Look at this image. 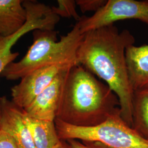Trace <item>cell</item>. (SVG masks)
<instances>
[{
	"label": "cell",
	"mask_w": 148,
	"mask_h": 148,
	"mask_svg": "<svg viewBox=\"0 0 148 148\" xmlns=\"http://www.w3.org/2000/svg\"><path fill=\"white\" fill-rule=\"evenodd\" d=\"M0 148H18L10 134L1 129H0Z\"/></svg>",
	"instance_id": "e0dca14e"
},
{
	"label": "cell",
	"mask_w": 148,
	"mask_h": 148,
	"mask_svg": "<svg viewBox=\"0 0 148 148\" xmlns=\"http://www.w3.org/2000/svg\"><path fill=\"white\" fill-rule=\"evenodd\" d=\"M53 148H71L70 147L68 143H67L66 141L64 140H62L58 143L57 145H56Z\"/></svg>",
	"instance_id": "ac0fdd59"
},
{
	"label": "cell",
	"mask_w": 148,
	"mask_h": 148,
	"mask_svg": "<svg viewBox=\"0 0 148 148\" xmlns=\"http://www.w3.org/2000/svg\"><path fill=\"white\" fill-rule=\"evenodd\" d=\"M126 19H136L148 25V1L108 0L106 5L90 16L77 21L84 34L92 30Z\"/></svg>",
	"instance_id": "8992f818"
},
{
	"label": "cell",
	"mask_w": 148,
	"mask_h": 148,
	"mask_svg": "<svg viewBox=\"0 0 148 148\" xmlns=\"http://www.w3.org/2000/svg\"><path fill=\"white\" fill-rule=\"evenodd\" d=\"M128 77L133 90L148 88V45L128 46L126 51Z\"/></svg>",
	"instance_id": "30bf717a"
},
{
	"label": "cell",
	"mask_w": 148,
	"mask_h": 148,
	"mask_svg": "<svg viewBox=\"0 0 148 148\" xmlns=\"http://www.w3.org/2000/svg\"><path fill=\"white\" fill-rule=\"evenodd\" d=\"M27 12V21L21 29L9 37H0V75L5 68L19 56L12 48L16 42L28 32L35 30H54L60 17L55 14L52 7L34 0L23 1Z\"/></svg>",
	"instance_id": "5b68a950"
},
{
	"label": "cell",
	"mask_w": 148,
	"mask_h": 148,
	"mask_svg": "<svg viewBox=\"0 0 148 148\" xmlns=\"http://www.w3.org/2000/svg\"><path fill=\"white\" fill-rule=\"evenodd\" d=\"M134 41L128 30L119 32L111 24L85 33L77 52V64L104 81L117 95L122 118L132 127L134 90L128 77L126 51Z\"/></svg>",
	"instance_id": "6da1fadb"
},
{
	"label": "cell",
	"mask_w": 148,
	"mask_h": 148,
	"mask_svg": "<svg viewBox=\"0 0 148 148\" xmlns=\"http://www.w3.org/2000/svg\"><path fill=\"white\" fill-rule=\"evenodd\" d=\"M25 117L35 148H53L60 141L54 121L32 119L25 114Z\"/></svg>",
	"instance_id": "7c38bea8"
},
{
	"label": "cell",
	"mask_w": 148,
	"mask_h": 148,
	"mask_svg": "<svg viewBox=\"0 0 148 148\" xmlns=\"http://www.w3.org/2000/svg\"><path fill=\"white\" fill-rule=\"evenodd\" d=\"M0 123H1V103H0Z\"/></svg>",
	"instance_id": "d6986e66"
},
{
	"label": "cell",
	"mask_w": 148,
	"mask_h": 148,
	"mask_svg": "<svg viewBox=\"0 0 148 148\" xmlns=\"http://www.w3.org/2000/svg\"><path fill=\"white\" fill-rule=\"evenodd\" d=\"M58 5L53 6V13L60 18H73L79 21L81 18L76 11L77 4L74 0H58Z\"/></svg>",
	"instance_id": "5bb4252c"
},
{
	"label": "cell",
	"mask_w": 148,
	"mask_h": 148,
	"mask_svg": "<svg viewBox=\"0 0 148 148\" xmlns=\"http://www.w3.org/2000/svg\"><path fill=\"white\" fill-rule=\"evenodd\" d=\"M71 66H49L36 69L27 74L18 84L11 88V101L24 109L51 84L62 70Z\"/></svg>",
	"instance_id": "52a82bcc"
},
{
	"label": "cell",
	"mask_w": 148,
	"mask_h": 148,
	"mask_svg": "<svg viewBox=\"0 0 148 148\" xmlns=\"http://www.w3.org/2000/svg\"><path fill=\"white\" fill-rule=\"evenodd\" d=\"M0 129L10 134L18 148H36L25 121L23 109L5 96L0 97Z\"/></svg>",
	"instance_id": "9c48e42d"
},
{
	"label": "cell",
	"mask_w": 148,
	"mask_h": 148,
	"mask_svg": "<svg viewBox=\"0 0 148 148\" xmlns=\"http://www.w3.org/2000/svg\"><path fill=\"white\" fill-rule=\"evenodd\" d=\"M120 110L119 99L108 85L81 65L70 68L57 119L77 127H94Z\"/></svg>",
	"instance_id": "7a4b0ae2"
},
{
	"label": "cell",
	"mask_w": 148,
	"mask_h": 148,
	"mask_svg": "<svg viewBox=\"0 0 148 148\" xmlns=\"http://www.w3.org/2000/svg\"><path fill=\"white\" fill-rule=\"evenodd\" d=\"M32 35L33 43L26 54L20 60L10 64L1 74L2 77L16 80L43 67L78 64L77 52L84 34L77 23L59 41L54 30H35Z\"/></svg>",
	"instance_id": "3957f363"
},
{
	"label": "cell",
	"mask_w": 148,
	"mask_h": 148,
	"mask_svg": "<svg viewBox=\"0 0 148 148\" xmlns=\"http://www.w3.org/2000/svg\"><path fill=\"white\" fill-rule=\"evenodd\" d=\"M77 5L79 6L81 12L85 13L87 12H98L106 5V0H77L76 1Z\"/></svg>",
	"instance_id": "9a60e30c"
},
{
	"label": "cell",
	"mask_w": 148,
	"mask_h": 148,
	"mask_svg": "<svg viewBox=\"0 0 148 148\" xmlns=\"http://www.w3.org/2000/svg\"><path fill=\"white\" fill-rule=\"evenodd\" d=\"M66 142L71 148H110L99 142L81 141L76 139H70Z\"/></svg>",
	"instance_id": "2e32d148"
},
{
	"label": "cell",
	"mask_w": 148,
	"mask_h": 148,
	"mask_svg": "<svg viewBox=\"0 0 148 148\" xmlns=\"http://www.w3.org/2000/svg\"><path fill=\"white\" fill-rule=\"evenodd\" d=\"M27 21L21 0H0V37H7L19 31Z\"/></svg>",
	"instance_id": "8fae6325"
},
{
	"label": "cell",
	"mask_w": 148,
	"mask_h": 148,
	"mask_svg": "<svg viewBox=\"0 0 148 148\" xmlns=\"http://www.w3.org/2000/svg\"><path fill=\"white\" fill-rule=\"evenodd\" d=\"M54 122L62 140L99 142L110 148H148V140L127 125L122 118L120 110L94 127H77L57 119Z\"/></svg>",
	"instance_id": "277c9868"
},
{
	"label": "cell",
	"mask_w": 148,
	"mask_h": 148,
	"mask_svg": "<svg viewBox=\"0 0 148 148\" xmlns=\"http://www.w3.org/2000/svg\"><path fill=\"white\" fill-rule=\"evenodd\" d=\"M70 68L62 70L51 84L23 109L27 116L43 121H55L60 97Z\"/></svg>",
	"instance_id": "ba28073f"
},
{
	"label": "cell",
	"mask_w": 148,
	"mask_h": 148,
	"mask_svg": "<svg viewBox=\"0 0 148 148\" xmlns=\"http://www.w3.org/2000/svg\"><path fill=\"white\" fill-rule=\"evenodd\" d=\"M132 128L148 140V88L134 91Z\"/></svg>",
	"instance_id": "4fadbf2b"
}]
</instances>
